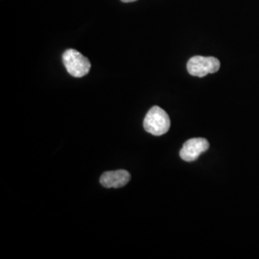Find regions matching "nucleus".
Here are the masks:
<instances>
[{"instance_id": "obj_3", "label": "nucleus", "mask_w": 259, "mask_h": 259, "mask_svg": "<svg viewBox=\"0 0 259 259\" xmlns=\"http://www.w3.org/2000/svg\"><path fill=\"white\" fill-rule=\"evenodd\" d=\"M186 68L189 74L203 78L206 75L216 73L220 68V62L214 57L194 56L187 62Z\"/></svg>"}, {"instance_id": "obj_4", "label": "nucleus", "mask_w": 259, "mask_h": 259, "mask_svg": "<svg viewBox=\"0 0 259 259\" xmlns=\"http://www.w3.org/2000/svg\"><path fill=\"white\" fill-rule=\"evenodd\" d=\"M209 148V142L203 138H195L186 140L183 148L180 151V157L186 162H192L198 157H200L201 154L204 153Z\"/></svg>"}, {"instance_id": "obj_2", "label": "nucleus", "mask_w": 259, "mask_h": 259, "mask_svg": "<svg viewBox=\"0 0 259 259\" xmlns=\"http://www.w3.org/2000/svg\"><path fill=\"white\" fill-rule=\"evenodd\" d=\"M63 62L67 72L75 78H82L90 72L89 59L76 49H67L63 55Z\"/></svg>"}, {"instance_id": "obj_5", "label": "nucleus", "mask_w": 259, "mask_h": 259, "mask_svg": "<svg viewBox=\"0 0 259 259\" xmlns=\"http://www.w3.org/2000/svg\"><path fill=\"white\" fill-rule=\"evenodd\" d=\"M131 180V175L126 170L110 171L102 174L100 184L106 188H119L127 185Z\"/></svg>"}, {"instance_id": "obj_6", "label": "nucleus", "mask_w": 259, "mask_h": 259, "mask_svg": "<svg viewBox=\"0 0 259 259\" xmlns=\"http://www.w3.org/2000/svg\"><path fill=\"white\" fill-rule=\"evenodd\" d=\"M122 2H126V3H129V2H134V1H137V0H121Z\"/></svg>"}, {"instance_id": "obj_1", "label": "nucleus", "mask_w": 259, "mask_h": 259, "mask_svg": "<svg viewBox=\"0 0 259 259\" xmlns=\"http://www.w3.org/2000/svg\"><path fill=\"white\" fill-rule=\"evenodd\" d=\"M143 127L146 132L154 136H162L171 127L170 117L166 111L160 107L155 106L147 112L143 121Z\"/></svg>"}]
</instances>
